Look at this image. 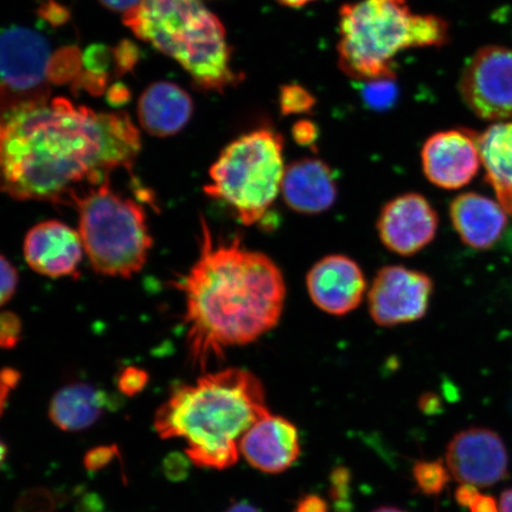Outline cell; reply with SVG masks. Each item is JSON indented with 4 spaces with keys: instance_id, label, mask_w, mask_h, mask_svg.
Listing matches in <instances>:
<instances>
[{
    "instance_id": "1",
    "label": "cell",
    "mask_w": 512,
    "mask_h": 512,
    "mask_svg": "<svg viewBox=\"0 0 512 512\" xmlns=\"http://www.w3.org/2000/svg\"><path fill=\"white\" fill-rule=\"evenodd\" d=\"M0 191L18 201L74 206L83 191L132 170L140 136L126 113L57 98L0 115Z\"/></svg>"
},
{
    "instance_id": "2",
    "label": "cell",
    "mask_w": 512,
    "mask_h": 512,
    "mask_svg": "<svg viewBox=\"0 0 512 512\" xmlns=\"http://www.w3.org/2000/svg\"><path fill=\"white\" fill-rule=\"evenodd\" d=\"M176 287L184 298L189 360L202 371L227 350L258 341L283 316L286 283L279 266L238 236L216 239L204 217L197 259Z\"/></svg>"
},
{
    "instance_id": "3",
    "label": "cell",
    "mask_w": 512,
    "mask_h": 512,
    "mask_svg": "<svg viewBox=\"0 0 512 512\" xmlns=\"http://www.w3.org/2000/svg\"><path fill=\"white\" fill-rule=\"evenodd\" d=\"M268 413L258 376L228 368L176 388L158 409L153 426L160 438L182 439L192 464L226 470L238 463L243 435Z\"/></svg>"
},
{
    "instance_id": "4",
    "label": "cell",
    "mask_w": 512,
    "mask_h": 512,
    "mask_svg": "<svg viewBox=\"0 0 512 512\" xmlns=\"http://www.w3.org/2000/svg\"><path fill=\"white\" fill-rule=\"evenodd\" d=\"M124 23L134 35L181 64L204 91L223 93L243 80L233 68L226 28L201 0H143Z\"/></svg>"
},
{
    "instance_id": "5",
    "label": "cell",
    "mask_w": 512,
    "mask_h": 512,
    "mask_svg": "<svg viewBox=\"0 0 512 512\" xmlns=\"http://www.w3.org/2000/svg\"><path fill=\"white\" fill-rule=\"evenodd\" d=\"M338 64L360 82L395 79L394 57L411 48L441 47L448 25L434 15H415L406 0H360L339 11Z\"/></svg>"
},
{
    "instance_id": "6",
    "label": "cell",
    "mask_w": 512,
    "mask_h": 512,
    "mask_svg": "<svg viewBox=\"0 0 512 512\" xmlns=\"http://www.w3.org/2000/svg\"><path fill=\"white\" fill-rule=\"evenodd\" d=\"M283 151V138L271 128L242 134L210 166L204 192L232 208L243 226H254L265 219L281 194L286 170Z\"/></svg>"
},
{
    "instance_id": "7",
    "label": "cell",
    "mask_w": 512,
    "mask_h": 512,
    "mask_svg": "<svg viewBox=\"0 0 512 512\" xmlns=\"http://www.w3.org/2000/svg\"><path fill=\"white\" fill-rule=\"evenodd\" d=\"M73 208L79 214L83 249L96 272L131 278L142 270L152 248L143 206L114 191L106 179L83 191Z\"/></svg>"
},
{
    "instance_id": "8",
    "label": "cell",
    "mask_w": 512,
    "mask_h": 512,
    "mask_svg": "<svg viewBox=\"0 0 512 512\" xmlns=\"http://www.w3.org/2000/svg\"><path fill=\"white\" fill-rule=\"evenodd\" d=\"M47 38L30 28L0 30V115L49 100Z\"/></svg>"
},
{
    "instance_id": "9",
    "label": "cell",
    "mask_w": 512,
    "mask_h": 512,
    "mask_svg": "<svg viewBox=\"0 0 512 512\" xmlns=\"http://www.w3.org/2000/svg\"><path fill=\"white\" fill-rule=\"evenodd\" d=\"M459 92L467 107L480 119H512V49L489 46L479 49L464 69Z\"/></svg>"
},
{
    "instance_id": "10",
    "label": "cell",
    "mask_w": 512,
    "mask_h": 512,
    "mask_svg": "<svg viewBox=\"0 0 512 512\" xmlns=\"http://www.w3.org/2000/svg\"><path fill=\"white\" fill-rule=\"evenodd\" d=\"M430 275L403 266H386L368 292L371 319L382 328L416 322L426 316L433 296Z\"/></svg>"
},
{
    "instance_id": "11",
    "label": "cell",
    "mask_w": 512,
    "mask_h": 512,
    "mask_svg": "<svg viewBox=\"0 0 512 512\" xmlns=\"http://www.w3.org/2000/svg\"><path fill=\"white\" fill-rule=\"evenodd\" d=\"M446 465L460 484L490 488L508 477L509 453L501 435L490 428L471 427L448 443Z\"/></svg>"
},
{
    "instance_id": "12",
    "label": "cell",
    "mask_w": 512,
    "mask_h": 512,
    "mask_svg": "<svg viewBox=\"0 0 512 512\" xmlns=\"http://www.w3.org/2000/svg\"><path fill=\"white\" fill-rule=\"evenodd\" d=\"M422 171L428 181L444 190H459L478 175V134L466 128L434 133L421 150Z\"/></svg>"
},
{
    "instance_id": "13",
    "label": "cell",
    "mask_w": 512,
    "mask_h": 512,
    "mask_svg": "<svg viewBox=\"0 0 512 512\" xmlns=\"http://www.w3.org/2000/svg\"><path fill=\"white\" fill-rule=\"evenodd\" d=\"M439 216L425 196L408 192L389 201L377 220L382 245L390 252L412 256L437 236Z\"/></svg>"
},
{
    "instance_id": "14",
    "label": "cell",
    "mask_w": 512,
    "mask_h": 512,
    "mask_svg": "<svg viewBox=\"0 0 512 512\" xmlns=\"http://www.w3.org/2000/svg\"><path fill=\"white\" fill-rule=\"evenodd\" d=\"M306 288L320 311L342 317L362 304L367 280L356 261L347 255L332 254L312 266L306 275Z\"/></svg>"
},
{
    "instance_id": "15",
    "label": "cell",
    "mask_w": 512,
    "mask_h": 512,
    "mask_svg": "<svg viewBox=\"0 0 512 512\" xmlns=\"http://www.w3.org/2000/svg\"><path fill=\"white\" fill-rule=\"evenodd\" d=\"M297 427L283 416L270 413L249 428L240 441V454L254 469L278 475L300 457Z\"/></svg>"
},
{
    "instance_id": "16",
    "label": "cell",
    "mask_w": 512,
    "mask_h": 512,
    "mask_svg": "<svg viewBox=\"0 0 512 512\" xmlns=\"http://www.w3.org/2000/svg\"><path fill=\"white\" fill-rule=\"evenodd\" d=\"M83 249L78 230L59 221H44L29 230L24 241V256L36 273L49 278L76 274Z\"/></svg>"
},
{
    "instance_id": "17",
    "label": "cell",
    "mask_w": 512,
    "mask_h": 512,
    "mask_svg": "<svg viewBox=\"0 0 512 512\" xmlns=\"http://www.w3.org/2000/svg\"><path fill=\"white\" fill-rule=\"evenodd\" d=\"M337 194L334 171L323 160L304 158L286 166L281 195L296 213L322 214L334 206Z\"/></svg>"
},
{
    "instance_id": "18",
    "label": "cell",
    "mask_w": 512,
    "mask_h": 512,
    "mask_svg": "<svg viewBox=\"0 0 512 512\" xmlns=\"http://www.w3.org/2000/svg\"><path fill=\"white\" fill-rule=\"evenodd\" d=\"M508 215L498 201L477 192L460 194L450 206L454 230L465 246L477 251H486L501 240Z\"/></svg>"
},
{
    "instance_id": "19",
    "label": "cell",
    "mask_w": 512,
    "mask_h": 512,
    "mask_svg": "<svg viewBox=\"0 0 512 512\" xmlns=\"http://www.w3.org/2000/svg\"><path fill=\"white\" fill-rule=\"evenodd\" d=\"M194 113V101L188 92L168 81L147 87L138 102V119L147 133L171 137L188 125Z\"/></svg>"
},
{
    "instance_id": "20",
    "label": "cell",
    "mask_w": 512,
    "mask_h": 512,
    "mask_svg": "<svg viewBox=\"0 0 512 512\" xmlns=\"http://www.w3.org/2000/svg\"><path fill=\"white\" fill-rule=\"evenodd\" d=\"M480 162L485 182L497 201L512 215V120L498 121L478 136Z\"/></svg>"
},
{
    "instance_id": "21",
    "label": "cell",
    "mask_w": 512,
    "mask_h": 512,
    "mask_svg": "<svg viewBox=\"0 0 512 512\" xmlns=\"http://www.w3.org/2000/svg\"><path fill=\"white\" fill-rule=\"evenodd\" d=\"M107 407L108 398L102 390L87 383H73L51 399L49 418L63 431L79 432L92 427Z\"/></svg>"
},
{
    "instance_id": "22",
    "label": "cell",
    "mask_w": 512,
    "mask_h": 512,
    "mask_svg": "<svg viewBox=\"0 0 512 512\" xmlns=\"http://www.w3.org/2000/svg\"><path fill=\"white\" fill-rule=\"evenodd\" d=\"M412 475L416 488L426 496L443 494L451 480V472L443 460H419L413 466Z\"/></svg>"
},
{
    "instance_id": "23",
    "label": "cell",
    "mask_w": 512,
    "mask_h": 512,
    "mask_svg": "<svg viewBox=\"0 0 512 512\" xmlns=\"http://www.w3.org/2000/svg\"><path fill=\"white\" fill-rule=\"evenodd\" d=\"M82 56L76 48H66L51 56L48 80L63 83L78 78L82 66Z\"/></svg>"
},
{
    "instance_id": "24",
    "label": "cell",
    "mask_w": 512,
    "mask_h": 512,
    "mask_svg": "<svg viewBox=\"0 0 512 512\" xmlns=\"http://www.w3.org/2000/svg\"><path fill=\"white\" fill-rule=\"evenodd\" d=\"M395 79H381L362 82V98L373 110L383 111L392 106L398 98V87Z\"/></svg>"
},
{
    "instance_id": "25",
    "label": "cell",
    "mask_w": 512,
    "mask_h": 512,
    "mask_svg": "<svg viewBox=\"0 0 512 512\" xmlns=\"http://www.w3.org/2000/svg\"><path fill=\"white\" fill-rule=\"evenodd\" d=\"M316 105L315 96L296 83L281 87L279 94L280 111L284 115L305 114Z\"/></svg>"
},
{
    "instance_id": "26",
    "label": "cell",
    "mask_w": 512,
    "mask_h": 512,
    "mask_svg": "<svg viewBox=\"0 0 512 512\" xmlns=\"http://www.w3.org/2000/svg\"><path fill=\"white\" fill-rule=\"evenodd\" d=\"M351 473L344 466H338L332 471L330 476L329 494L336 503L339 512H345V508H350L349 497L351 490Z\"/></svg>"
},
{
    "instance_id": "27",
    "label": "cell",
    "mask_w": 512,
    "mask_h": 512,
    "mask_svg": "<svg viewBox=\"0 0 512 512\" xmlns=\"http://www.w3.org/2000/svg\"><path fill=\"white\" fill-rule=\"evenodd\" d=\"M22 323L12 312L0 313V349H12L21 339Z\"/></svg>"
},
{
    "instance_id": "28",
    "label": "cell",
    "mask_w": 512,
    "mask_h": 512,
    "mask_svg": "<svg viewBox=\"0 0 512 512\" xmlns=\"http://www.w3.org/2000/svg\"><path fill=\"white\" fill-rule=\"evenodd\" d=\"M114 60V51L104 46H94L85 51L82 56L83 66L87 72L107 75V70Z\"/></svg>"
},
{
    "instance_id": "29",
    "label": "cell",
    "mask_w": 512,
    "mask_h": 512,
    "mask_svg": "<svg viewBox=\"0 0 512 512\" xmlns=\"http://www.w3.org/2000/svg\"><path fill=\"white\" fill-rule=\"evenodd\" d=\"M18 286V272L14 265L0 255V307L10 302Z\"/></svg>"
},
{
    "instance_id": "30",
    "label": "cell",
    "mask_w": 512,
    "mask_h": 512,
    "mask_svg": "<svg viewBox=\"0 0 512 512\" xmlns=\"http://www.w3.org/2000/svg\"><path fill=\"white\" fill-rule=\"evenodd\" d=\"M147 381H149V376H147L144 370L127 368L119 376L118 387L121 393L133 396L142 392Z\"/></svg>"
},
{
    "instance_id": "31",
    "label": "cell",
    "mask_w": 512,
    "mask_h": 512,
    "mask_svg": "<svg viewBox=\"0 0 512 512\" xmlns=\"http://www.w3.org/2000/svg\"><path fill=\"white\" fill-rule=\"evenodd\" d=\"M114 61L121 73H126L132 69L138 60V50L130 42H123L115 48Z\"/></svg>"
},
{
    "instance_id": "32",
    "label": "cell",
    "mask_w": 512,
    "mask_h": 512,
    "mask_svg": "<svg viewBox=\"0 0 512 512\" xmlns=\"http://www.w3.org/2000/svg\"><path fill=\"white\" fill-rule=\"evenodd\" d=\"M21 374L11 368L0 369V415H2L10 393L17 387Z\"/></svg>"
},
{
    "instance_id": "33",
    "label": "cell",
    "mask_w": 512,
    "mask_h": 512,
    "mask_svg": "<svg viewBox=\"0 0 512 512\" xmlns=\"http://www.w3.org/2000/svg\"><path fill=\"white\" fill-rule=\"evenodd\" d=\"M293 138L299 145L311 146L315 144L318 130L315 124L309 120H300L293 126Z\"/></svg>"
},
{
    "instance_id": "34",
    "label": "cell",
    "mask_w": 512,
    "mask_h": 512,
    "mask_svg": "<svg viewBox=\"0 0 512 512\" xmlns=\"http://www.w3.org/2000/svg\"><path fill=\"white\" fill-rule=\"evenodd\" d=\"M188 460L189 458L185 459L179 454H172L171 457L166 459L164 465L166 476L174 480L183 479L187 476Z\"/></svg>"
},
{
    "instance_id": "35",
    "label": "cell",
    "mask_w": 512,
    "mask_h": 512,
    "mask_svg": "<svg viewBox=\"0 0 512 512\" xmlns=\"http://www.w3.org/2000/svg\"><path fill=\"white\" fill-rule=\"evenodd\" d=\"M294 512H329V504L318 495H305L297 502Z\"/></svg>"
},
{
    "instance_id": "36",
    "label": "cell",
    "mask_w": 512,
    "mask_h": 512,
    "mask_svg": "<svg viewBox=\"0 0 512 512\" xmlns=\"http://www.w3.org/2000/svg\"><path fill=\"white\" fill-rule=\"evenodd\" d=\"M99 2L106 9L118 12L124 18L133 15L143 4V0H99Z\"/></svg>"
},
{
    "instance_id": "37",
    "label": "cell",
    "mask_w": 512,
    "mask_h": 512,
    "mask_svg": "<svg viewBox=\"0 0 512 512\" xmlns=\"http://www.w3.org/2000/svg\"><path fill=\"white\" fill-rule=\"evenodd\" d=\"M113 448L99 447L89 452L86 457V466L89 470H99L113 458Z\"/></svg>"
},
{
    "instance_id": "38",
    "label": "cell",
    "mask_w": 512,
    "mask_h": 512,
    "mask_svg": "<svg viewBox=\"0 0 512 512\" xmlns=\"http://www.w3.org/2000/svg\"><path fill=\"white\" fill-rule=\"evenodd\" d=\"M480 495V492L475 485L471 484H460L454 494L456 502L460 507L469 509L471 504L476 501V498Z\"/></svg>"
},
{
    "instance_id": "39",
    "label": "cell",
    "mask_w": 512,
    "mask_h": 512,
    "mask_svg": "<svg viewBox=\"0 0 512 512\" xmlns=\"http://www.w3.org/2000/svg\"><path fill=\"white\" fill-rule=\"evenodd\" d=\"M469 510L470 512H499V504L495 497L480 494Z\"/></svg>"
},
{
    "instance_id": "40",
    "label": "cell",
    "mask_w": 512,
    "mask_h": 512,
    "mask_svg": "<svg viewBox=\"0 0 512 512\" xmlns=\"http://www.w3.org/2000/svg\"><path fill=\"white\" fill-rule=\"evenodd\" d=\"M419 407L422 412L426 414H437L441 409V403L437 395L427 393L421 396L419 400Z\"/></svg>"
},
{
    "instance_id": "41",
    "label": "cell",
    "mask_w": 512,
    "mask_h": 512,
    "mask_svg": "<svg viewBox=\"0 0 512 512\" xmlns=\"http://www.w3.org/2000/svg\"><path fill=\"white\" fill-rule=\"evenodd\" d=\"M130 98V93H128L127 89L121 85H115L111 88L110 93H108V99L112 102V104H124L126 100Z\"/></svg>"
},
{
    "instance_id": "42",
    "label": "cell",
    "mask_w": 512,
    "mask_h": 512,
    "mask_svg": "<svg viewBox=\"0 0 512 512\" xmlns=\"http://www.w3.org/2000/svg\"><path fill=\"white\" fill-rule=\"evenodd\" d=\"M498 504L499 512H512V488L502 492Z\"/></svg>"
},
{
    "instance_id": "43",
    "label": "cell",
    "mask_w": 512,
    "mask_h": 512,
    "mask_svg": "<svg viewBox=\"0 0 512 512\" xmlns=\"http://www.w3.org/2000/svg\"><path fill=\"white\" fill-rule=\"evenodd\" d=\"M224 512H261V511L258 508L254 507V505H252V504H249L246 502H239V503L230 505V507Z\"/></svg>"
},
{
    "instance_id": "44",
    "label": "cell",
    "mask_w": 512,
    "mask_h": 512,
    "mask_svg": "<svg viewBox=\"0 0 512 512\" xmlns=\"http://www.w3.org/2000/svg\"><path fill=\"white\" fill-rule=\"evenodd\" d=\"M281 5L287 6V8L299 9L303 6L316 2V0H278Z\"/></svg>"
},
{
    "instance_id": "45",
    "label": "cell",
    "mask_w": 512,
    "mask_h": 512,
    "mask_svg": "<svg viewBox=\"0 0 512 512\" xmlns=\"http://www.w3.org/2000/svg\"><path fill=\"white\" fill-rule=\"evenodd\" d=\"M371 512H407V511L399 509V508H395V507H381V508H377Z\"/></svg>"
},
{
    "instance_id": "46",
    "label": "cell",
    "mask_w": 512,
    "mask_h": 512,
    "mask_svg": "<svg viewBox=\"0 0 512 512\" xmlns=\"http://www.w3.org/2000/svg\"><path fill=\"white\" fill-rule=\"evenodd\" d=\"M6 453H8V450H6V446L3 444V441L0 440V466L4 463Z\"/></svg>"
},
{
    "instance_id": "47",
    "label": "cell",
    "mask_w": 512,
    "mask_h": 512,
    "mask_svg": "<svg viewBox=\"0 0 512 512\" xmlns=\"http://www.w3.org/2000/svg\"><path fill=\"white\" fill-rule=\"evenodd\" d=\"M2 133H3V124L0 123V136H2Z\"/></svg>"
}]
</instances>
